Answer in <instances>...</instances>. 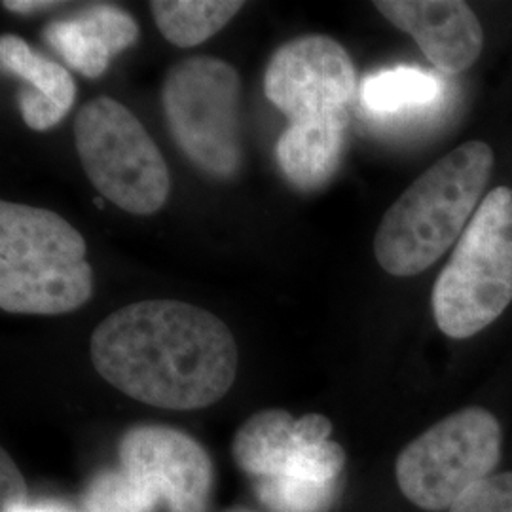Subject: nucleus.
Instances as JSON below:
<instances>
[{
  "label": "nucleus",
  "instance_id": "obj_1",
  "mask_svg": "<svg viewBox=\"0 0 512 512\" xmlns=\"http://www.w3.org/2000/svg\"><path fill=\"white\" fill-rule=\"evenodd\" d=\"M95 370L139 403L200 410L236 382L234 334L211 311L179 300H145L110 313L93 330Z\"/></svg>",
  "mask_w": 512,
  "mask_h": 512
},
{
  "label": "nucleus",
  "instance_id": "obj_2",
  "mask_svg": "<svg viewBox=\"0 0 512 512\" xmlns=\"http://www.w3.org/2000/svg\"><path fill=\"white\" fill-rule=\"evenodd\" d=\"M494 150L469 141L410 184L378 226L374 255L387 274L412 277L431 268L475 217L490 183Z\"/></svg>",
  "mask_w": 512,
  "mask_h": 512
},
{
  "label": "nucleus",
  "instance_id": "obj_3",
  "mask_svg": "<svg viewBox=\"0 0 512 512\" xmlns=\"http://www.w3.org/2000/svg\"><path fill=\"white\" fill-rule=\"evenodd\" d=\"M93 294L84 236L54 211L0 203V308L61 315Z\"/></svg>",
  "mask_w": 512,
  "mask_h": 512
},
{
  "label": "nucleus",
  "instance_id": "obj_4",
  "mask_svg": "<svg viewBox=\"0 0 512 512\" xmlns=\"http://www.w3.org/2000/svg\"><path fill=\"white\" fill-rule=\"evenodd\" d=\"M512 302V190L494 188L476 209L433 287V315L446 336L465 340Z\"/></svg>",
  "mask_w": 512,
  "mask_h": 512
},
{
  "label": "nucleus",
  "instance_id": "obj_5",
  "mask_svg": "<svg viewBox=\"0 0 512 512\" xmlns=\"http://www.w3.org/2000/svg\"><path fill=\"white\" fill-rule=\"evenodd\" d=\"M73 128L82 167L109 202L143 217L164 207L169 169L131 110L103 95L78 110Z\"/></svg>",
  "mask_w": 512,
  "mask_h": 512
},
{
  "label": "nucleus",
  "instance_id": "obj_6",
  "mask_svg": "<svg viewBox=\"0 0 512 512\" xmlns=\"http://www.w3.org/2000/svg\"><path fill=\"white\" fill-rule=\"evenodd\" d=\"M239 74L230 63L194 55L169 69L162 107L184 156L215 177H232L241 165Z\"/></svg>",
  "mask_w": 512,
  "mask_h": 512
},
{
  "label": "nucleus",
  "instance_id": "obj_7",
  "mask_svg": "<svg viewBox=\"0 0 512 512\" xmlns=\"http://www.w3.org/2000/svg\"><path fill=\"white\" fill-rule=\"evenodd\" d=\"M501 425L480 406L463 408L412 440L397 458V484L423 511H450L501 458Z\"/></svg>",
  "mask_w": 512,
  "mask_h": 512
},
{
  "label": "nucleus",
  "instance_id": "obj_8",
  "mask_svg": "<svg viewBox=\"0 0 512 512\" xmlns=\"http://www.w3.org/2000/svg\"><path fill=\"white\" fill-rule=\"evenodd\" d=\"M264 93L289 122L349 116L357 74L346 48L325 35L285 42L264 73Z\"/></svg>",
  "mask_w": 512,
  "mask_h": 512
},
{
  "label": "nucleus",
  "instance_id": "obj_9",
  "mask_svg": "<svg viewBox=\"0 0 512 512\" xmlns=\"http://www.w3.org/2000/svg\"><path fill=\"white\" fill-rule=\"evenodd\" d=\"M120 467L169 512H205L213 463L202 444L167 425H135L118 442Z\"/></svg>",
  "mask_w": 512,
  "mask_h": 512
},
{
  "label": "nucleus",
  "instance_id": "obj_10",
  "mask_svg": "<svg viewBox=\"0 0 512 512\" xmlns=\"http://www.w3.org/2000/svg\"><path fill=\"white\" fill-rule=\"evenodd\" d=\"M300 444L270 478L256 480L258 499L272 512H327L340 490L344 448L330 440L332 423L321 414L298 418Z\"/></svg>",
  "mask_w": 512,
  "mask_h": 512
},
{
  "label": "nucleus",
  "instance_id": "obj_11",
  "mask_svg": "<svg viewBox=\"0 0 512 512\" xmlns=\"http://www.w3.org/2000/svg\"><path fill=\"white\" fill-rule=\"evenodd\" d=\"M391 25L416 40L435 69L459 74L471 69L484 48V31L469 4L459 0H376Z\"/></svg>",
  "mask_w": 512,
  "mask_h": 512
},
{
  "label": "nucleus",
  "instance_id": "obj_12",
  "mask_svg": "<svg viewBox=\"0 0 512 512\" xmlns=\"http://www.w3.org/2000/svg\"><path fill=\"white\" fill-rule=\"evenodd\" d=\"M42 37L76 73L99 78L107 73L114 55L139 40V25L118 6L95 4L74 16L48 23Z\"/></svg>",
  "mask_w": 512,
  "mask_h": 512
},
{
  "label": "nucleus",
  "instance_id": "obj_13",
  "mask_svg": "<svg viewBox=\"0 0 512 512\" xmlns=\"http://www.w3.org/2000/svg\"><path fill=\"white\" fill-rule=\"evenodd\" d=\"M0 65L4 73L18 76L25 88L18 93L23 122L35 131L57 126L73 109L76 84L71 73L52 59L37 54L23 38H0Z\"/></svg>",
  "mask_w": 512,
  "mask_h": 512
},
{
  "label": "nucleus",
  "instance_id": "obj_14",
  "mask_svg": "<svg viewBox=\"0 0 512 512\" xmlns=\"http://www.w3.org/2000/svg\"><path fill=\"white\" fill-rule=\"evenodd\" d=\"M444 95L439 74L408 65L368 74L359 86L361 109L382 126L418 122L439 107Z\"/></svg>",
  "mask_w": 512,
  "mask_h": 512
},
{
  "label": "nucleus",
  "instance_id": "obj_15",
  "mask_svg": "<svg viewBox=\"0 0 512 512\" xmlns=\"http://www.w3.org/2000/svg\"><path fill=\"white\" fill-rule=\"evenodd\" d=\"M349 116L294 122L279 137L277 164L283 177L300 190L329 183L342 164Z\"/></svg>",
  "mask_w": 512,
  "mask_h": 512
},
{
  "label": "nucleus",
  "instance_id": "obj_16",
  "mask_svg": "<svg viewBox=\"0 0 512 512\" xmlns=\"http://www.w3.org/2000/svg\"><path fill=\"white\" fill-rule=\"evenodd\" d=\"M298 444V420L287 410L268 408L256 412L239 427L232 454L243 473L262 480L274 476Z\"/></svg>",
  "mask_w": 512,
  "mask_h": 512
},
{
  "label": "nucleus",
  "instance_id": "obj_17",
  "mask_svg": "<svg viewBox=\"0 0 512 512\" xmlns=\"http://www.w3.org/2000/svg\"><path fill=\"white\" fill-rule=\"evenodd\" d=\"M154 21L171 44L194 48L217 35L236 18L243 2L236 0H154L148 4Z\"/></svg>",
  "mask_w": 512,
  "mask_h": 512
},
{
  "label": "nucleus",
  "instance_id": "obj_18",
  "mask_svg": "<svg viewBox=\"0 0 512 512\" xmlns=\"http://www.w3.org/2000/svg\"><path fill=\"white\" fill-rule=\"evenodd\" d=\"M156 507L158 501L122 467L97 473L82 497L84 512H154Z\"/></svg>",
  "mask_w": 512,
  "mask_h": 512
},
{
  "label": "nucleus",
  "instance_id": "obj_19",
  "mask_svg": "<svg viewBox=\"0 0 512 512\" xmlns=\"http://www.w3.org/2000/svg\"><path fill=\"white\" fill-rule=\"evenodd\" d=\"M448 512H512V473L478 482Z\"/></svg>",
  "mask_w": 512,
  "mask_h": 512
},
{
  "label": "nucleus",
  "instance_id": "obj_20",
  "mask_svg": "<svg viewBox=\"0 0 512 512\" xmlns=\"http://www.w3.org/2000/svg\"><path fill=\"white\" fill-rule=\"evenodd\" d=\"M0 488V511L19 512L29 505L25 480L6 450L0 454Z\"/></svg>",
  "mask_w": 512,
  "mask_h": 512
},
{
  "label": "nucleus",
  "instance_id": "obj_21",
  "mask_svg": "<svg viewBox=\"0 0 512 512\" xmlns=\"http://www.w3.org/2000/svg\"><path fill=\"white\" fill-rule=\"evenodd\" d=\"M59 2H42V0H6L2 2V6L10 12H16V14H35L40 10H48V8H54Z\"/></svg>",
  "mask_w": 512,
  "mask_h": 512
},
{
  "label": "nucleus",
  "instance_id": "obj_22",
  "mask_svg": "<svg viewBox=\"0 0 512 512\" xmlns=\"http://www.w3.org/2000/svg\"><path fill=\"white\" fill-rule=\"evenodd\" d=\"M19 512H73L59 503H38V505H27Z\"/></svg>",
  "mask_w": 512,
  "mask_h": 512
},
{
  "label": "nucleus",
  "instance_id": "obj_23",
  "mask_svg": "<svg viewBox=\"0 0 512 512\" xmlns=\"http://www.w3.org/2000/svg\"><path fill=\"white\" fill-rule=\"evenodd\" d=\"M230 512H247V511H243V509H234V511H230Z\"/></svg>",
  "mask_w": 512,
  "mask_h": 512
}]
</instances>
